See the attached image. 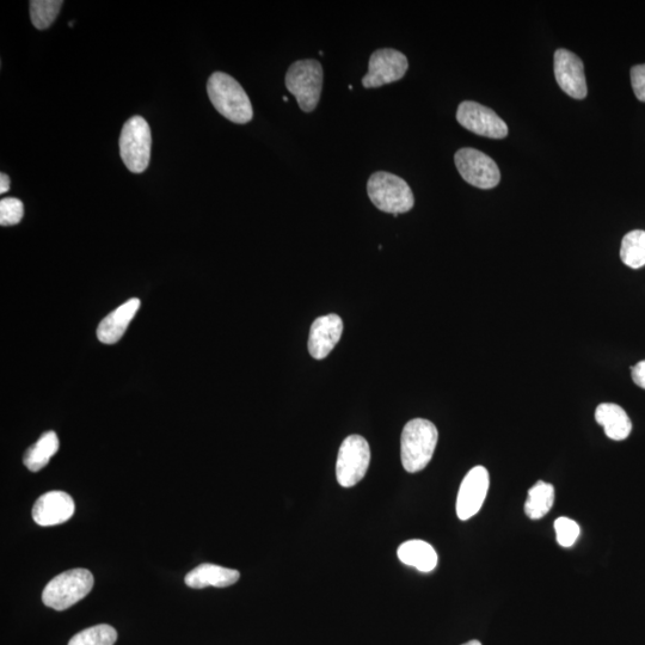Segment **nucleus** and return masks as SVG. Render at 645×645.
<instances>
[{
	"label": "nucleus",
	"instance_id": "f03ea898",
	"mask_svg": "<svg viewBox=\"0 0 645 645\" xmlns=\"http://www.w3.org/2000/svg\"><path fill=\"white\" fill-rule=\"evenodd\" d=\"M439 433L434 423L415 419L405 425L401 439V458L405 471L415 473L427 468L432 460Z\"/></svg>",
	"mask_w": 645,
	"mask_h": 645
},
{
	"label": "nucleus",
	"instance_id": "4468645a",
	"mask_svg": "<svg viewBox=\"0 0 645 645\" xmlns=\"http://www.w3.org/2000/svg\"><path fill=\"white\" fill-rule=\"evenodd\" d=\"M343 322L340 316L319 317L313 322L309 337V352L313 359L323 360L341 340Z\"/></svg>",
	"mask_w": 645,
	"mask_h": 645
},
{
	"label": "nucleus",
	"instance_id": "2eb2a0df",
	"mask_svg": "<svg viewBox=\"0 0 645 645\" xmlns=\"http://www.w3.org/2000/svg\"><path fill=\"white\" fill-rule=\"evenodd\" d=\"M139 309L140 300L133 298L126 301L124 305H121L112 313H109L98 325V340L104 344L118 343L122 336L125 335L129 324H131Z\"/></svg>",
	"mask_w": 645,
	"mask_h": 645
},
{
	"label": "nucleus",
	"instance_id": "7ed1b4c3",
	"mask_svg": "<svg viewBox=\"0 0 645 645\" xmlns=\"http://www.w3.org/2000/svg\"><path fill=\"white\" fill-rule=\"evenodd\" d=\"M367 193L379 211L395 214V217L413 210L415 204L409 184L390 172L373 174L367 182Z\"/></svg>",
	"mask_w": 645,
	"mask_h": 645
},
{
	"label": "nucleus",
	"instance_id": "393cba45",
	"mask_svg": "<svg viewBox=\"0 0 645 645\" xmlns=\"http://www.w3.org/2000/svg\"><path fill=\"white\" fill-rule=\"evenodd\" d=\"M24 215V205L16 198H6L0 201V225L12 226L21 223Z\"/></svg>",
	"mask_w": 645,
	"mask_h": 645
},
{
	"label": "nucleus",
	"instance_id": "39448f33",
	"mask_svg": "<svg viewBox=\"0 0 645 645\" xmlns=\"http://www.w3.org/2000/svg\"><path fill=\"white\" fill-rule=\"evenodd\" d=\"M286 88L296 96L299 107L311 113L321 100L323 67L317 60H298L287 71Z\"/></svg>",
	"mask_w": 645,
	"mask_h": 645
},
{
	"label": "nucleus",
	"instance_id": "a878e982",
	"mask_svg": "<svg viewBox=\"0 0 645 645\" xmlns=\"http://www.w3.org/2000/svg\"><path fill=\"white\" fill-rule=\"evenodd\" d=\"M631 83L638 100L645 102V64L632 67Z\"/></svg>",
	"mask_w": 645,
	"mask_h": 645
},
{
	"label": "nucleus",
	"instance_id": "dca6fc26",
	"mask_svg": "<svg viewBox=\"0 0 645 645\" xmlns=\"http://www.w3.org/2000/svg\"><path fill=\"white\" fill-rule=\"evenodd\" d=\"M241 574L239 571L220 567V565L204 563L187 574L186 585L194 589L206 587L225 588L235 585Z\"/></svg>",
	"mask_w": 645,
	"mask_h": 645
},
{
	"label": "nucleus",
	"instance_id": "a211bd4d",
	"mask_svg": "<svg viewBox=\"0 0 645 645\" xmlns=\"http://www.w3.org/2000/svg\"><path fill=\"white\" fill-rule=\"evenodd\" d=\"M401 562L414 567L422 573H430L438 565V554L433 546L423 540H408L397 550Z\"/></svg>",
	"mask_w": 645,
	"mask_h": 645
},
{
	"label": "nucleus",
	"instance_id": "9b49d317",
	"mask_svg": "<svg viewBox=\"0 0 645 645\" xmlns=\"http://www.w3.org/2000/svg\"><path fill=\"white\" fill-rule=\"evenodd\" d=\"M489 485V472L483 466H476L469 471L460 485L457 497V515L460 520H469L481 511Z\"/></svg>",
	"mask_w": 645,
	"mask_h": 645
},
{
	"label": "nucleus",
	"instance_id": "aec40b11",
	"mask_svg": "<svg viewBox=\"0 0 645 645\" xmlns=\"http://www.w3.org/2000/svg\"><path fill=\"white\" fill-rule=\"evenodd\" d=\"M555 503L554 485L539 481L528 490L525 503V513L532 520L544 518L551 511Z\"/></svg>",
	"mask_w": 645,
	"mask_h": 645
},
{
	"label": "nucleus",
	"instance_id": "f257e3e1",
	"mask_svg": "<svg viewBox=\"0 0 645 645\" xmlns=\"http://www.w3.org/2000/svg\"><path fill=\"white\" fill-rule=\"evenodd\" d=\"M207 92L214 108L227 120L238 125L253 120L250 98L235 78L224 72H214L208 79Z\"/></svg>",
	"mask_w": 645,
	"mask_h": 645
},
{
	"label": "nucleus",
	"instance_id": "c85d7f7f",
	"mask_svg": "<svg viewBox=\"0 0 645 645\" xmlns=\"http://www.w3.org/2000/svg\"><path fill=\"white\" fill-rule=\"evenodd\" d=\"M463 645H482V643L479 642V641L473 640V641H470V642L465 643Z\"/></svg>",
	"mask_w": 645,
	"mask_h": 645
},
{
	"label": "nucleus",
	"instance_id": "bb28decb",
	"mask_svg": "<svg viewBox=\"0 0 645 645\" xmlns=\"http://www.w3.org/2000/svg\"><path fill=\"white\" fill-rule=\"evenodd\" d=\"M631 374L635 384L645 390V360L632 367Z\"/></svg>",
	"mask_w": 645,
	"mask_h": 645
},
{
	"label": "nucleus",
	"instance_id": "0eeeda50",
	"mask_svg": "<svg viewBox=\"0 0 645 645\" xmlns=\"http://www.w3.org/2000/svg\"><path fill=\"white\" fill-rule=\"evenodd\" d=\"M371 463V448L365 438L350 435L342 442L337 457L336 477L343 488H352L366 476Z\"/></svg>",
	"mask_w": 645,
	"mask_h": 645
},
{
	"label": "nucleus",
	"instance_id": "cd10ccee",
	"mask_svg": "<svg viewBox=\"0 0 645 645\" xmlns=\"http://www.w3.org/2000/svg\"><path fill=\"white\" fill-rule=\"evenodd\" d=\"M10 189V178L8 175H0V193L5 194Z\"/></svg>",
	"mask_w": 645,
	"mask_h": 645
},
{
	"label": "nucleus",
	"instance_id": "20e7f679",
	"mask_svg": "<svg viewBox=\"0 0 645 645\" xmlns=\"http://www.w3.org/2000/svg\"><path fill=\"white\" fill-rule=\"evenodd\" d=\"M94 587V576L86 569L67 570L43 589L42 601L55 611H65L81 601Z\"/></svg>",
	"mask_w": 645,
	"mask_h": 645
},
{
	"label": "nucleus",
	"instance_id": "6ab92c4d",
	"mask_svg": "<svg viewBox=\"0 0 645 645\" xmlns=\"http://www.w3.org/2000/svg\"><path fill=\"white\" fill-rule=\"evenodd\" d=\"M58 450L59 439L57 433L47 432L24 454L23 463L29 471L38 472L46 468L49 460Z\"/></svg>",
	"mask_w": 645,
	"mask_h": 645
},
{
	"label": "nucleus",
	"instance_id": "9d476101",
	"mask_svg": "<svg viewBox=\"0 0 645 645\" xmlns=\"http://www.w3.org/2000/svg\"><path fill=\"white\" fill-rule=\"evenodd\" d=\"M457 120L468 131L490 139H503L508 135V126L494 110L477 102L460 103Z\"/></svg>",
	"mask_w": 645,
	"mask_h": 645
},
{
	"label": "nucleus",
	"instance_id": "ddd939ff",
	"mask_svg": "<svg viewBox=\"0 0 645 645\" xmlns=\"http://www.w3.org/2000/svg\"><path fill=\"white\" fill-rule=\"evenodd\" d=\"M73 514L75 501L64 491H49L41 495L33 507V519L43 527L65 524Z\"/></svg>",
	"mask_w": 645,
	"mask_h": 645
},
{
	"label": "nucleus",
	"instance_id": "f8f14e48",
	"mask_svg": "<svg viewBox=\"0 0 645 645\" xmlns=\"http://www.w3.org/2000/svg\"><path fill=\"white\" fill-rule=\"evenodd\" d=\"M555 76L561 89L575 100L587 96V82L582 60L568 49H558L555 53Z\"/></svg>",
	"mask_w": 645,
	"mask_h": 645
},
{
	"label": "nucleus",
	"instance_id": "f3484780",
	"mask_svg": "<svg viewBox=\"0 0 645 645\" xmlns=\"http://www.w3.org/2000/svg\"><path fill=\"white\" fill-rule=\"evenodd\" d=\"M595 420L604 427L608 438L614 441H623L629 438L632 432V422L626 411L613 403H602L595 411Z\"/></svg>",
	"mask_w": 645,
	"mask_h": 645
},
{
	"label": "nucleus",
	"instance_id": "412c9836",
	"mask_svg": "<svg viewBox=\"0 0 645 645\" xmlns=\"http://www.w3.org/2000/svg\"><path fill=\"white\" fill-rule=\"evenodd\" d=\"M620 258L632 269L645 266V231H631L623 238Z\"/></svg>",
	"mask_w": 645,
	"mask_h": 645
},
{
	"label": "nucleus",
	"instance_id": "423d86ee",
	"mask_svg": "<svg viewBox=\"0 0 645 645\" xmlns=\"http://www.w3.org/2000/svg\"><path fill=\"white\" fill-rule=\"evenodd\" d=\"M151 129L144 118L134 116L122 128L120 153L127 169L134 174H141L150 164Z\"/></svg>",
	"mask_w": 645,
	"mask_h": 645
},
{
	"label": "nucleus",
	"instance_id": "4be33fe9",
	"mask_svg": "<svg viewBox=\"0 0 645 645\" xmlns=\"http://www.w3.org/2000/svg\"><path fill=\"white\" fill-rule=\"evenodd\" d=\"M118 632L108 624L92 626L73 636L69 645H114Z\"/></svg>",
	"mask_w": 645,
	"mask_h": 645
},
{
	"label": "nucleus",
	"instance_id": "5701e85b",
	"mask_svg": "<svg viewBox=\"0 0 645 645\" xmlns=\"http://www.w3.org/2000/svg\"><path fill=\"white\" fill-rule=\"evenodd\" d=\"M63 4L60 0H34L30 3V17H32L34 27L39 30L51 27L63 8Z\"/></svg>",
	"mask_w": 645,
	"mask_h": 645
},
{
	"label": "nucleus",
	"instance_id": "6e6552de",
	"mask_svg": "<svg viewBox=\"0 0 645 645\" xmlns=\"http://www.w3.org/2000/svg\"><path fill=\"white\" fill-rule=\"evenodd\" d=\"M454 162L464 181L479 189H493L500 183L501 174L497 164L485 153L476 149H460Z\"/></svg>",
	"mask_w": 645,
	"mask_h": 645
},
{
	"label": "nucleus",
	"instance_id": "1a4fd4ad",
	"mask_svg": "<svg viewBox=\"0 0 645 645\" xmlns=\"http://www.w3.org/2000/svg\"><path fill=\"white\" fill-rule=\"evenodd\" d=\"M409 69L408 58L392 48L378 49L371 55L362 85L367 89L401 81Z\"/></svg>",
	"mask_w": 645,
	"mask_h": 645
},
{
	"label": "nucleus",
	"instance_id": "b1692460",
	"mask_svg": "<svg viewBox=\"0 0 645 645\" xmlns=\"http://www.w3.org/2000/svg\"><path fill=\"white\" fill-rule=\"evenodd\" d=\"M557 542L563 548H570L580 537V526L577 522L569 518H558L555 522Z\"/></svg>",
	"mask_w": 645,
	"mask_h": 645
}]
</instances>
